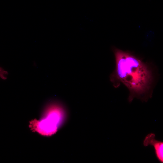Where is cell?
<instances>
[{
    "label": "cell",
    "instance_id": "1",
    "mask_svg": "<svg viewBox=\"0 0 163 163\" xmlns=\"http://www.w3.org/2000/svg\"><path fill=\"white\" fill-rule=\"evenodd\" d=\"M113 51L115 67L110 79L113 86L117 88L120 83L124 85L129 91L128 100L130 103L135 98L147 101L152 96L154 79L152 70L130 52L116 48Z\"/></svg>",
    "mask_w": 163,
    "mask_h": 163
},
{
    "label": "cell",
    "instance_id": "2",
    "mask_svg": "<svg viewBox=\"0 0 163 163\" xmlns=\"http://www.w3.org/2000/svg\"><path fill=\"white\" fill-rule=\"evenodd\" d=\"M65 113L64 108L61 104L51 102L45 108L43 117L39 120L33 121L30 126L41 135L51 136L56 133L62 123Z\"/></svg>",
    "mask_w": 163,
    "mask_h": 163
},
{
    "label": "cell",
    "instance_id": "3",
    "mask_svg": "<svg viewBox=\"0 0 163 163\" xmlns=\"http://www.w3.org/2000/svg\"><path fill=\"white\" fill-rule=\"evenodd\" d=\"M155 137L154 133H149L145 137L143 141V144L145 147L149 145L152 146L157 159L160 162L163 163V142L156 140Z\"/></svg>",
    "mask_w": 163,
    "mask_h": 163
},
{
    "label": "cell",
    "instance_id": "4",
    "mask_svg": "<svg viewBox=\"0 0 163 163\" xmlns=\"http://www.w3.org/2000/svg\"><path fill=\"white\" fill-rule=\"evenodd\" d=\"M8 74L7 71L0 67V78L3 79H6Z\"/></svg>",
    "mask_w": 163,
    "mask_h": 163
}]
</instances>
